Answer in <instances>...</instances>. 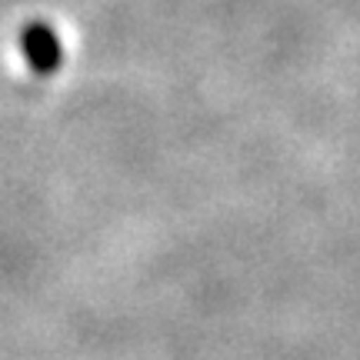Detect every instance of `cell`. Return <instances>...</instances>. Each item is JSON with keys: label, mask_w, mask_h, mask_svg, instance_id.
Masks as SVG:
<instances>
[{"label": "cell", "mask_w": 360, "mask_h": 360, "mask_svg": "<svg viewBox=\"0 0 360 360\" xmlns=\"http://www.w3.org/2000/svg\"><path fill=\"white\" fill-rule=\"evenodd\" d=\"M17 44H20V53L30 64V70L37 77H53L60 64H64V47H60V34L53 30L47 20H30V24L20 27L17 34Z\"/></svg>", "instance_id": "cell-1"}]
</instances>
